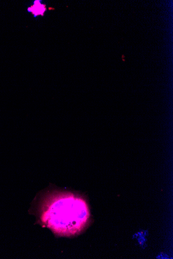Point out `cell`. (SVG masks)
Segmentation results:
<instances>
[{
  "instance_id": "obj_2",
  "label": "cell",
  "mask_w": 173,
  "mask_h": 259,
  "mask_svg": "<svg viewBox=\"0 0 173 259\" xmlns=\"http://www.w3.org/2000/svg\"><path fill=\"white\" fill-rule=\"evenodd\" d=\"M46 9L45 5H42L40 1H35L34 5L31 7L29 8L28 11L32 13L34 17H36L37 16L43 15Z\"/></svg>"
},
{
  "instance_id": "obj_1",
  "label": "cell",
  "mask_w": 173,
  "mask_h": 259,
  "mask_svg": "<svg viewBox=\"0 0 173 259\" xmlns=\"http://www.w3.org/2000/svg\"><path fill=\"white\" fill-rule=\"evenodd\" d=\"M43 208L42 219L50 228L62 234H74L83 228L88 218L84 201L72 195H62Z\"/></svg>"
}]
</instances>
